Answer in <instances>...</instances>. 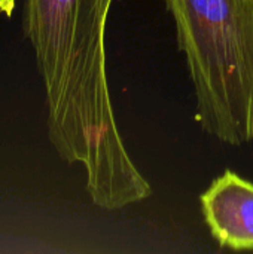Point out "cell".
<instances>
[{"label": "cell", "mask_w": 253, "mask_h": 254, "mask_svg": "<svg viewBox=\"0 0 253 254\" xmlns=\"http://www.w3.org/2000/svg\"><path fill=\"white\" fill-rule=\"evenodd\" d=\"M194 85L201 128L253 141V0H164Z\"/></svg>", "instance_id": "7a4b0ae2"}, {"label": "cell", "mask_w": 253, "mask_h": 254, "mask_svg": "<svg viewBox=\"0 0 253 254\" xmlns=\"http://www.w3.org/2000/svg\"><path fill=\"white\" fill-rule=\"evenodd\" d=\"M112 0H24L22 31L45 92L48 138L58 156L85 171L98 208L142 202L152 188L133 162L112 104L106 22Z\"/></svg>", "instance_id": "6da1fadb"}, {"label": "cell", "mask_w": 253, "mask_h": 254, "mask_svg": "<svg viewBox=\"0 0 253 254\" xmlns=\"http://www.w3.org/2000/svg\"><path fill=\"white\" fill-rule=\"evenodd\" d=\"M204 222L219 247L253 252V183L227 170L200 195Z\"/></svg>", "instance_id": "3957f363"}]
</instances>
